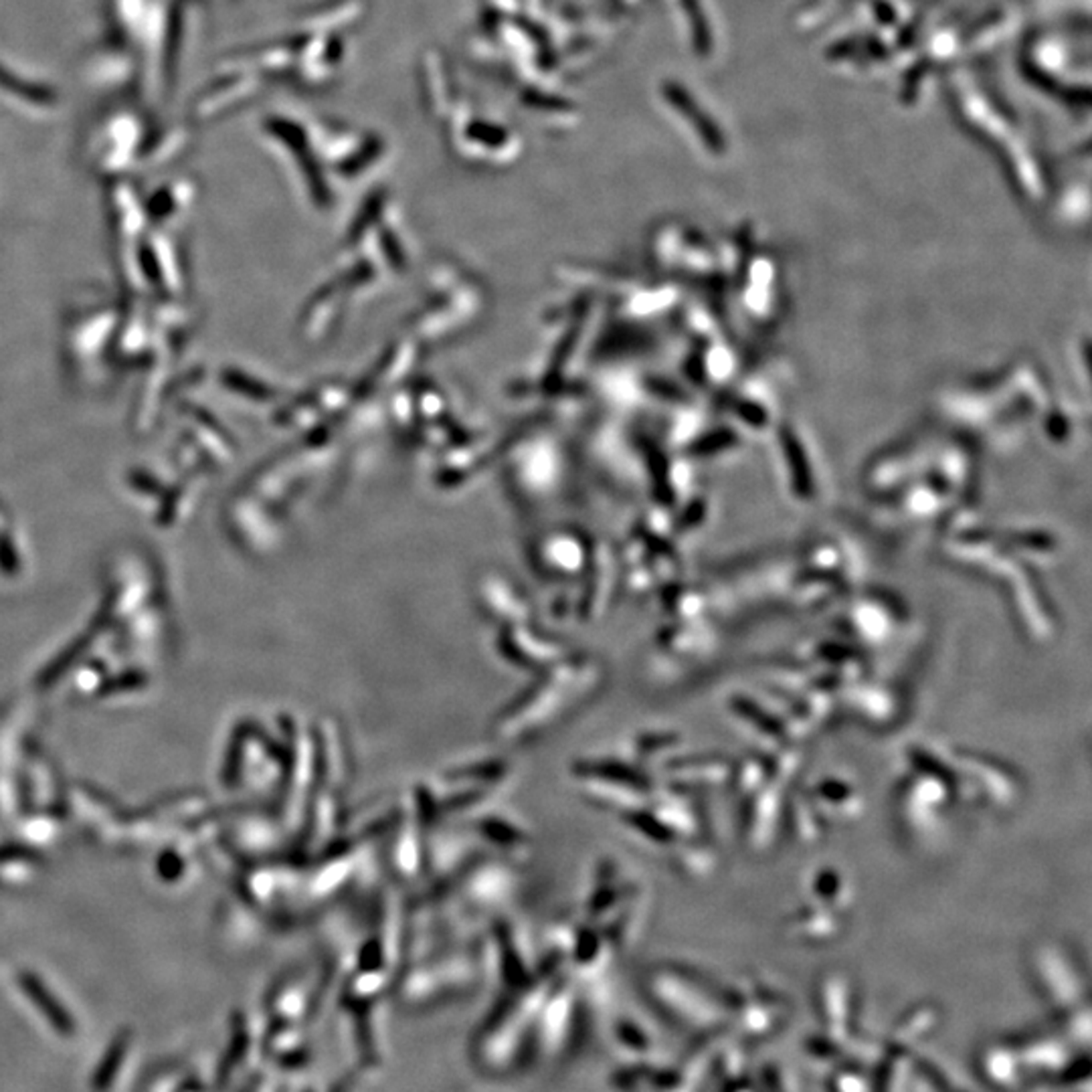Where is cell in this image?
<instances>
[{
	"mask_svg": "<svg viewBox=\"0 0 1092 1092\" xmlns=\"http://www.w3.org/2000/svg\"><path fill=\"white\" fill-rule=\"evenodd\" d=\"M128 1044H130L128 1033H120V1036L112 1042V1046H110L108 1054H105V1058H103V1062L100 1065L98 1075H95V1078H93V1088L98 1090V1092H103V1090L110 1088L112 1080H113V1076H116V1072H118L120 1062L123 1060V1056H126Z\"/></svg>",
	"mask_w": 1092,
	"mask_h": 1092,
	"instance_id": "cell-1",
	"label": "cell"
},
{
	"mask_svg": "<svg viewBox=\"0 0 1092 1092\" xmlns=\"http://www.w3.org/2000/svg\"><path fill=\"white\" fill-rule=\"evenodd\" d=\"M0 88H5L6 91L18 95L21 100L33 102V103H51L53 102V93L49 90L41 88V85L25 83L11 71L3 70V67H0Z\"/></svg>",
	"mask_w": 1092,
	"mask_h": 1092,
	"instance_id": "cell-2",
	"label": "cell"
}]
</instances>
